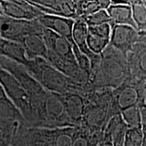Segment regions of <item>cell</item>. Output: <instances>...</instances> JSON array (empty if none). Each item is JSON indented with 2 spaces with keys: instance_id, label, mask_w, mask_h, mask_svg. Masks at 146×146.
<instances>
[{
  "instance_id": "ac0fdd59",
  "label": "cell",
  "mask_w": 146,
  "mask_h": 146,
  "mask_svg": "<svg viewBox=\"0 0 146 146\" xmlns=\"http://www.w3.org/2000/svg\"><path fill=\"white\" fill-rule=\"evenodd\" d=\"M0 56L8 58L23 66L29 60L22 43L2 39L0 41Z\"/></svg>"
},
{
  "instance_id": "603a6c76",
  "label": "cell",
  "mask_w": 146,
  "mask_h": 146,
  "mask_svg": "<svg viewBox=\"0 0 146 146\" xmlns=\"http://www.w3.org/2000/svg\"><path fill=\"white\" fill-rule=\"evenodd\" d=\"M120 115L129 128L142 127L141 108L138 104L121 111Z\"/></svg>"
},
{
  "instance_id": "d6986e66",
  "label": "cell",
  "mask_w": 146,
  "mask_h": 146,
  "mask_svg": "<svg viewBox=\"0 0 146 146\" xmlns=\"http://www.w3.org/2000/svg\"><path fill=\"white\" fill-rule=\"evenodd\" d=\"M139 94L136 89L131 86H126L118 90L115 95L116 108L120 111L138 104Z\"/></svg>"
},
{
  "instance_id": "1f68e13d",
  "label": "cell",
  "mask_w": 146,
  "mask_h": 146,
  "mask_svg": "<svg viewBox=\"0 0 146 146\" xmlns=\"http://www.w3.org/2000/svg\"><path fill=\"white\" fill-rule=\"evenodd\" d=\"M1 36H0V41H1Z\"/></svg>"
},
{
  "instance_id": "9c48e42d",
  "label": "cell",
  "mask_w": 146,
  "mask_h": 146,
  "mask_svg": "<svg viewBox=\"0 0 146 146\" xmlns=\"http://www.w3.org/2000/svg\"><path fill=\"white\" fill-rule=\"evenodd\" d=\"M3 14L16 20L35 21L43 15V12L25 0L0 1Z\"/></svg>"
},
{
  "instance_id": "3957f363",
  "label": "cell",
  "mask_w": 146,
  "mask_h": 146,
  "mask_svg": "<svg viewBox=\"0 0 146 146\" xmlns=\"http://www.w3.org/2000/svg\"><path fill=\"white\" fill-rule=\"evenodd\" d=\"M78 127H28L22 124L16 137L25 146H73Z\"/></svg>"
},
{
  "instance_id": "52a82bcc",
  "label": "cell",
  "mask_w": 146,
  "mask_h": 146,
  "mask_svg": "<svg viewBox=\"0 0 146 146\" xmlns=\"http://www.w3.org/2000/svg\"><path fill=\"white\" fill-rule=\"evenodd\" d=\"M45 128L72 127L67 116L61 94L49 91L45 106Z\"/></svg>"
},
{
  "instance_id": "f1b7e54d",
  "label": "cell",
  "mask_w": 146,
  "mask_h": 146,
  "mask_svg": "<svg viewBox=\"0 0 146 146\" xmlns=\"http://www.w3.org/2000/svg\"><path fill=\"white\" fill-rule=\"evenodd\" d=\"M11 146H25V145L22 143V141L17 137H16V135L15 138H14V141L12 142V144Z\"/></svg>"
},
{
  "instance_id": "4316f807",
  "label": "cell",
  "mask_w": 146,
  "mask_h": 146,
  "mask_svg": "<svg viewBox=\"0 0 146 146\" xmlns=\"http://www.w3.org/2000/svg\"><path fill=\"white\" fill-rule=\"evenodd\" d=\"M90 136V131L84 126H80L77 128L73 146H95L91 141Z\"/></svg>"
},
{
  "instance_id": "2e32d148",
  "label": "cell",
  "mask_w": 146,
  "mask_h": 146,
  "mask_svg": "<svg viewBox=\"0 0 146 146\" xmlns=\"http://www.w3.org/2000/svg\"><path fill=\"white\" fill-rule=\"evenodd\" d=\"M128 129L120 114L114 116L110 119L104 129L103 141H110L112 146H124Z\"/></svg>"
},
{
  "instance_id": "6da1fadb",
  "label": "cell",
  "mask_w": 146,
  "mask_h": 146,
  "mask_svg": "<svg viewBox=\"0 0 146 146\" xmlns=\"http://www.w3.org/2000/svg\"><path fill=\"white\" fill-rule=\"evenodd\" d=\"M0 65L19 81L29 96L32 113L29 127L45 128V106L49 91L33 77L23 66L1 56Z\"/></svg>"
},
{
  "instance_id": "4dcf8cb0",
  "label": "cell",
  "mask_w": 146,
  "mask_h": 146,
  "mask_svg": "<svg viewBox=\"0 0 146 146\" xmlns=\"http://www.w3.org/2000/svg\"><path fill=\"white\" fill-rule=\"evenodd\" d=\"M142 146H146V133H143V143H142Z\"/></svg>"
},
{
  "instance_id": "ffe728a7",
  "label": "cell",
  "mask_w": 146,
  "mask_h": 146,
  "mask_svg": "<svg viewBox=\"0 0 146 146\" xmlns=\"http://www.w3.org/2000/svg\"><path fill=\"white\" fill-rule=\"evenodd\" d=\"M22 124L18 120L0 117V146H11Z\"/></svg>"
},
{
  "instance_id": "44dd1931",
  "label": "cell",
  "mask_w": 146,
  "mask_h": 146,
  "mask_svg": "<svg viewBox=\"0 0 146 146\" xmlns=\"http://www.w3.org/2000/svg\"><path fill=\"white\" fill-rule=\"evenodd\" d=\"M0 117L18 120L26 125L21 113L7 96L1 84H0Z\"/></svg>"
},
{
  "instance_id": "7a4b0ae2",
  "label": "cell",
  "mask_w": 146,
  "mask_h": 146,
  "mask_svg": "<svg viewBox=\"0 0 146 146\" xmlns=\"http://www.w3.org/2000/svg\"><path fill=\"white\" fill-rule=\"evenodd\" d=\"M24 67L33 77L50 92L62 95L68 93L85 94L93 89L90 85H81L72 81L54 68L43 58L29 59Z\"/></svg>"
},
{
  "instance_id": "9a60e30c",
  "label": "cell",
  "mask_w": 146,
  "mask_h": 146,
  "mask_svg": "<svg viewBox=\"0 0 146 146\" xmlns=\"http://www.w3.org/2000/svg\"><path fill=\"white\" fill-rule=\"evenodd\" d=\"M88 26L83 18L75 20L72 30V39L74 44L76 45L82 53L89 57L91 60V66L98 64L100 61V55L93 54L89 50L87 44Z\"/></svg>"
},
{
  "instance_id": "4fadbf2b",
  "label": "cell",
  "mask_w": 146,
  "mask_h": 146,
  "mask_svg": "<svg viewBox=\"0 0 146 146\" xmlns=\"http://www.w3.org/2000/svg\"><path fill=\"white\" fill-rule=\"evenodd\" d=\"M37 21L44 28L52 31L55 33L65 38L74 44L72 30L75 20L63 16L43 14L38 18Z\"/></svg>"
},
{
  "instance_id": "ba28073f",
  "label": "cell",
  "mask_w": 146,
  "mask_h": 146,
  "mask_svg": "<svg viewBox=\"0 0 146 146\" xmlns=\"http://www.w3.org/2000/svg\"><path fill=\"white\" fill-rule=\"evenodd\" d=\"M29 1L45 14L63 16L76 20L78 17V1L59 0H36Z\"/></svg>"
},
{
  "instance_id": "7402d4cb",
  "label": "cell",
  "mask_w": 146,
  "mask_h": 146,
  "mask_svg": "<svg viewBox=\"0 0 146 146\" xmlns=\"http://www.w3.org/2000/svg\"><path fill=\"white\" fill-rule=\"evenodd\" d=\"M110 4V1H79L78 16L83 18L100 10H107Z\"/></svg>"
},
{
  "instance_id": "d4e9b609",
  "label": "cell",
  "mask_w": 146,
  "mask_h": 146,
  "mask_svg": "<svg viewBox=\"0 0 146 146\" xmlns=\"http://www.w3.org/2000/svg\"><path fill=\"white\" fill-rule=\"evenodd\" d=\"M143 139L142 127L129 128L126 133L124 146H142Z\"/></svg>"
},
{
  "instance_id": "5bb4252c",
  "label": "cell",
  "mask_w": 146,
  "mask_h": 146,
  "mask_svg": "<svg viewBox=\"0 0 146 146\" xmlns=\"http://www.w3.org/2000/svg\"><path fill=\"white\" fill-rule=\"evenodd\" d=\"M106 10L110 18V25L112 27L115 25H126L133 27L137 31L133 20L131 1H111V4Z\"/></svg>"
},
{
  "instance_id": "e0dca14e",
  "label": "cell",
  "mask_w": 146,
  "mask_h": 146,
  "mask_svg": "<svg viewBox=\"0 0 146 146\" xmlns=\"http://www.w3.org/2000/svg\"><path fill=\"white\" fill-rule=\"evenodd\" d=\"M24 48L29 60L41 58L46 60L47 50L41 35H30L27 36L22 42Z\"/></svg>"
},
{
  "instance_id": "f546056e",
  "label": "cell",
  "mask_w": 146,
  "mask_h": 146,
  "mask_svg": "<svg viewBox=\"0 0 146 146\" xmlns=\"http://www.w3.org/2000/svg\"><path fill=\"white\" fill-rule=\"evenodd\" d=\"M98 146H112V143L110 141H107V140H104L100 143Z\"/></svg>"
},
{
  "instance_id": "8992f818",
  "label": "cell",
  "mask_w": 146,
  "mask_h": 146,
  "mask_svg": "<svg viewBox=\"0 0 146 146\" xmlns=\"http://www.w3.org/2000/svg\"><path fill=\"white\" fill-rule=\"evenodd\" d=\"M44 29L37 20L23 21L0 15V36L3 40L22 43L30 35H43Z\"/></svg>"
},
{
  "instance_id": "cb8c5ba5",
  "label": "cell",
  "mask_w": 146,
  "mask_h": 146,
  "mask_svg": "<svg viewBox=\"0 0 146 146\" xmlns=\"http://www.w3.org/2000/svg\"><path fill=\"white\" fill-rule=\"evenodd\" d=\"M133 17L137 31H146V5L143 1H131Z\"/></svg>"
},
{
  "instance_id": "277c9868",
  "label": "cell",
  "mask_w": 146,
  "mask_h": 146,
  "mask_svg": "<svg viewBox=\"0 0 146 146\" xmlns=\"http://www.w3.org/2000/svg\"><path fill=\"white\" fill-rule=\"evenodd\" d=\"M124 55L110 45L100 55L99 65L91 71L90 83L94 89L96 87H116L123 81L125 68Z\"/></svg>"
},
{
  "instance_id": "83f0119b",
  "label": "cell",
  "mask_w": 146,
  "mask_h": 146,
  "mask_svg": "<svg viewBox=\"0 0 146 146\" xmlns=\"http://www.w3.org/2000/svg\"><path fill=\"white\" fill-rule=\"evenodd\" d=\"M139 67L141 70L143 71L144 72H146V51L144 52L139 57Z\"/></svg>"
},
{
  "instance_id": "484cf974",
  "label": "cell",
  "mask_w": 146,
  "mask_h": 146,
  "mask_svg": "<svg viewBox=\"0 0 146 146\" xmlns=\"http://www.w3.org/2000/svg\"><path fill=\"white\" fill-rule=\"evenodd\" d=\"M85 21L87 26H98L103 24H110V18L106 10H102L85 17L81 18Z\"/></svg>"
},
{
  "instance_id": "30bf717a",
  "label": "cell",
  "mask_w": 146,
  "mask_h": 146,
  "mask_svg": "<svg viewBox=\"0 0 146 146\" xmlns=\"http://www.w3.org/2000/svg\"><path fill=\"white\" fill-rule=\"evenodd\" d=\"M112 27L110 23L88 27L87 44L93 54L101 55L110 45Z\"/></svg>"
},
{
  "instance_id": "8fae6325",
  "label": "cell",
  "mask_w": 146,
  "mask_h": 146,
  "mask_svg": "<svg viewBox=\"0 0 146 146\" xmlns=\"http://www.w3.org/2000/svg\"><path fill=\"white\" fill-rule=\"evenodd\" d=\"M62 97L71 125L72 127H79L83 123L86 107L85 94L68 93L62 94Z\"/></svg>"
},
{
  "instance_id": "7c38bea8",
  "label": "cell",
  "mask_w": 146,
  "mask_h": 146,
  "mask_svg": "<svg viewBox=\"0 0 146 146\" xmlns=\"http://www.w3.org/2000/svg\"><path fill=\"white\" fill-rule=\"evenodd\" d=\"M112 35L110 45L126 55L132 50L137 38V31L130 26L115 25L112 27Z\"/></svg>"
},
{
  "instance_id": "5b68a950",
  "label": "cell",
  "mask_w": 146,
  "mask_h": 146,
  "mask_svg": "<svg viewBox=\"0 0 146 146\" xmlns=\"http://www.w3.org/2000/svg\"><path fill=\"white\" fill-rule=\"evenodd\" d=\"M0 84L10 101L23 116L27 127L31 123L32 113L30 100L26 91L14 76L0 65Z\"/></svg>"
}]
</instances>
